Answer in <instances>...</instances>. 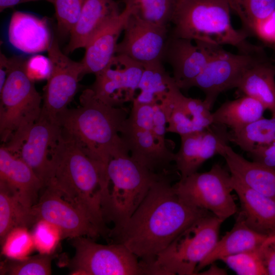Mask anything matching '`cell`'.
<instances>
[{
	"instance_id": "obj_1",
	"label": "cell",
	"mask_w": 275,
	"mask_h": 275,
	"mask_svg": "<svg viewBox=\"0 0 275 275\" xmlns=\"http://www.w3.org/2000/svg\"><path fill=\"white\" fill-rule=\"evenodd\" d=\"M209 213L181 198L162 173L125 225L112 236L139 258L145 272L180 233Z\"/></svg>"
},
{
	"instance_id": "obj_2",
	"label": "cell",
	"mask_w": 275,
	"mask_h": 275,
	"mask_svg": "<svg viewBox=\"0 0 275 275\" xmlns=\"http://www.w3.org/2000/svg\"><path fill=\"white\" fill-rule=\"evenodd\" d=\"M50 161L49 179L45 186L54 188L105 232L101 196L107 181L105 170L62 130L51 148Z\"/></svg>"
},
{
	"instance_id": "obj_3",
	"label": "cell",
	"mask_w": 275,
	"mask_h": 275,
	"mask_svg": "<svg viewBox=\"0 0 275 275\" xmlns=\"http://www.w3.org/2000/svg\"><path fill=\"white\" fill-rule=\"evenodd\" d=\"M80 105L66 109L58 117L62 131L75 140L106 171L111 158L126 145L120 133L129 112L98 98L91 88L79 97Z\"/></svg>"
},
{
	"instance_id": "obj_4",
	"label": "cell",
	"mask_w": 275,
	"mask_h": 275,
	"mask_svg": "<svg viewBox=\"0 0 275 275\" xmlns=\"http://www.w3.org/2000/svg\"><path fill=\"white\" fill-rule=\"evenodd\" d=\"M229 0H179L170 35L213 45H229L239 52L254 53L262 47L246 40L249 35L233 26Z\"/></svg>"
},
{
	"instance_id": "obj_5",
	"label": "cell",
	"mask_w": 275,
	"mask_h": 275,
	"mask_svg": "<svg viewBox=\"0 0 275 275\" xmlns=\"http://www.w3.org/2000/svg\"><path fill=\"white\" fill-rule=\"evenodd\" d=\"M160 174L135 161L127 147L111 158L106 167L107 182L101 196L104 221L114 225L109 236L123 227Z\"/></svg>"
},
{
	"instance_id": "obj_6",
	"label": "cell",
	"mask_w": 275,
	"mask_h": 275,
	"mask_svg": "<svg viewBox=\"0 0 275 275\" xmlns=\"http://www.w3.org/2000/svg\"><path fill=\"white\" fill-rule=\"evenodd\" d=\"M25 62L13 58L12 68L0 91L1 139L14 155L42 110V97L26 73Z\"/></svg>"
},
{
	"instance_id": "obj_7",
	"label": "cell",
	"mask_w": 275,
	"mask_h": 275,
	"mask_svg": "<svg viewBox=\"0 0 275 275\" xmlns=\"http://www.w3.org/2000/svg\"><path fill=\"white\" fill-rule=\"evenodd\" d=\"M223 221L212 213L195 221L145 269V274H196L198 265L218 240Z\"/></svg>"
},
{
	"instance_id": "obj_8",
	"label": "cell",
	"mask_w": 275,
	"mask_h": 275,
	"mask_svg": "<svg viewBox=\"0 0 275 275\" xmlns=\"http://www.w3.org/2000/svg\"><path fill=\"white\" fill-rule=\"evenodd\" d=\"M75 255L69 263L74 275L145 274L139 258L120 242L102 244L81 236L72 239Z\"/></svg>"
},
{
	"instance_id": "obj_9",
	"label": "cell",
	"mask_w": 275,
	"mask_h": 275,
	"mask_svg": "<svg viewBox=\"0 0 275 275\" xmlns=\"http://www.w3.org/2000/svg\"><path fill=\"white\" fill-rule=\"evenodd\" d=\"M173 187L187 203L211 212L223 222L237 211L231 194L232 175L218 163L209 171L197 172L180 179Z\"/></svg>"
},
{
	"instance_id": "obj_10",
	"label": "cell",
	"mask_w": 275,
	"mask_h": 275,
	"mask_svg": "<svg viewBox=\"0 0 275 275\" xmlns=\"http://www.w3.org/2000/svg\"><path fill=\"white\" fill-rule=\"evenodd\" d=\"M47 51L52 69L44 88L40 116L57 123L76 93L79 78L84 75L83 66L65 54L55 39Z\"/></svg>"
},
{
	"instance_id": "obj_11",
	"label": "cell",
	"mask_w": 275,
	"mask_h": 275,
	"mask_svg": "<svg viewBox=\"0 0 275 275\" xmlns=\"http://www.w3.org/2000/svg\"><path fill=\"white\" fill-rule=\"evenodd\" d=\"M263 53L262 49L254 53L235 54L219 46L196 78L193 87L205 93L204 100L211 109L218 95L236 88L244 72Z\"/></svg>"
},
{
	"instance_id": "obj_12",
	"label": "cell",
	"mask_w": 275,
	"mask_h": 275,
	"mask_svg": "<svg viewBox=\"0 0 275 275\" xmlns=\"http://www.w3.org/2000/svg\"><path fill=\"white\" fill-rule=\"evenodd\" d=\"M42 191L32 208L36 222L44 219L54 225L61 230L63 239L86 236L94 239L102 234L86 213L52 187L46 186Z\"/></svg>"
},
{
	"instance_id": "obj_13",
	"label": "cell",
	"mask_w": 275,
	"mask_h": 275,
	"mask_svg": "<svg viewBox=\"0 0 275 275\" xmlns=\"http://www.w3.org/2000/svg\"><path fill=\"white\" fill-rule=\"evenodd\" d=\"M143 70V64L127 56L116 54L107 66L95 74L91 89L106 103L124 106L135 98Z\"/></svg>"
},
{
	"instance_id": "obj_14",
	"label": "cell",
	"mask_w": 275,
	"mask_h": 275,
	"mask_svg": "<svg viewBox=\"0 0 275 275\" xmlns=\"http://www.w3.org/2000/svg\"><path fill=\"white\" fill-rule=\"evenodd\" d=\"M123 32L116 54L127 56L143 65L162 61L169 37L167 26L143 20L131 13Z\"/></svg>"
},
{
	"instance_id": "obj_15",
	"label": "cell",
	"mask_w": 275,
	"mask_h": 275,
	"mask_svg": "<svg viewBox=\"0 0 275 275\" xmlns=\"http://www.w3.org/2000/svg\"><path fill=\"white\" fill-rule=\"evenodd\" d=\"M169 37L163 60L171 66L173 78L181 90L193 87L196 78L219 46L200 41Z\"/></svg>"
},
{
	"instance_id": "obj_16",
	"label": "cell",
	"mask_w": 275,
	"mask_h": 275,
	"mask_svg": "<svg viewBox=\"0 0 275 275\" xmlns=\"http://www.w3.org/2000/svg\"><path fill=\"white\" fill-rule=\"evenodd\" d=\"M180 137V147L175 153L174 161L181 179L197 172L204 162L213 156H222L225 145L229 142L227 127L215 123L203 130Z\"/></svg>"
},
{
	"instance_id": "obj_17",
	"label": "cell",
	"mask_w": 275,
	"mask_h": 275,
	"mask_svg": "<svg viewBox=\"0 0 275 275\" xmlns=\"http://www.w3.org/2000/svg\"><path fill=\"white\" fill-rule=\"evenodd\" d=\"M163 102L168 116L167 132L181 136L203 130L213 124L211 108L204 99L186 97L175 82Z\"/></svg>"
},
{
	"instance_id": "obj_18",
	"label": "cell",
	"mask_w": 275,
	"mask_h": 275,
	"mask_svg": "<svg viewBox=\"0 0 275 275\" xmlns=\"http://www.w3.org/2000/svg\"><path fill=\"white\" fill-rule=\"evenodd\" d=\"M120 134L131 157L153 172L165 169L174 161L175 153L166 140L135 126L128 118Z\"/></svg>"
},
{
	"instance_id": "obj_19",
	"label": "cell",
	"mask_w": 275,
	"mask_h": 275,
	"mask_svg": "<svg viewBox=\"0 0 275 275\" xmlns=\"http://www.w3.org/2000/svg\"><path fill=\"white\" fill-rule=\"evenodd\" d=\"M61 132L62 129L57 123L40 116L30 129L15 155L31 168L43 187L49 179L51 148Z\"/></svg>"
},
{
	"instance_id": "obj_20",
	"label": "cell",
	"mask_w": 275,
	"mask_h": 275,
	"mask_svg": "<svg viewBox=\"0 0 275 275\" xmlns=\"http://www.w3.org/2000/svg\"><path fill=\"white\" fill-rule=\"evenodd\" d=\"M0 184L29 208L37 203L43 188L31 168L3 145L0 148Z\"/></svg>"
},
{
	"instance_id": "obj_21",
	"label": "cell",
	"mask_w": 275,
	"mask_h": 275,
	"mask_svg": "<svg viewBox=\"0 0 275 275\" xmlns=\"http://www.w3.org/2000/svg\"><path fill=\"white\" fill-rule=\"evenodd\" d=\"M7 39L13 50L25 54L47 51L52 41L45 19L21 11L15 12L11 17Z\"/></svg>"
},
{
	"instance_id": "obj_22",
	"label": "cell",
	"mask_w": 275,
	"mask_h": 275,
	"mask_svg": "<svg viewBox=\"0 0 275 275\" xmlns=\"http://www.w3.org/2000/svg\"><path fill=\"white\" fill-rule=\"evenodd\" d=\"M132 9L125 6L118 15L109 20L90 39L81 61L84 75L96 74L104 69L116 54L118 40L132 13Z\"/></svg>"
},
{
	"instance_id": "obj_23",
	"label": "cell",
	"mask_w": 275,
	"mask_h": 275,
	"mask_svg": "<svg viewBox=\"0 0 275 275\" xmlns=\"http://www.w3.org/2000/svg\"><path fill=\"white\" fill-rule=\"evenodd\" d=\"M232 184L240 203L239 214L258 233L275 235V200L245 185L232 175Z\"/></svg>"
},
{
	"instance_id": "obj_24",
	"label": "cell",
	"mask_w": 275,
	"mask_h": 275,
	"mask_svg": "<svg viewBox=\"0 0 275 275\" xmlns=\"http://www.w3.org/2000/svg\"><path fill=\"white\" fill-rule=\"evenodd\" d=\"M120 13L114 0H85L79 18L70 33L66 52L85 48L94 35Z\"/></svg>"
},
{
	"instance_id": "obj_25",
	"label": "cell",
	"mask_w": 275,
	"mask_h": 275,
	"mask_svg": "<svg viewBox=\"0 0 275 275\" xmlns=\"http://www.w3.org/2000/svg\"><path fill=\"white\" fill-rule=\"evenodd\" d=\"M236 88L259 101L275 116V64L265 53L246 69Z\"/></svg>"
},
{
	"instance_id": "obj_26",
	"label": "cell",
	"mask_w": 275,
	"mask_h": 275,
	"mask_svg": "<svg viewBox=\"0 0 275 275\" xmlns=\"http://www.w3.org/2000/svg\"><path fill=\"white\" fill-rule=\"evenodd\" d=\"M231 175L257 192L275 200V169L249 161L228 144L222 155Z\"/></svg>"
},
{
	"instance_id": "obj_27",
	"label": "cell",
	"mask_w": 275,
	"mask_h": 275,
	"mask_svg": "<svg viewBox=\"0 0 275 275\" xmlns=\"http://www.w3.org/2000/svg\"><path fill=\"white\" fill-rule=\"evenodd\" d=\"M267 237L249 228L239 214L232 229L218 240L212 251L198 265L196 274L217 260L258 249Z\"/></svg>"
},
{
	"instance_id": "obj_28",
	"label": "cell",
	"mask_w": 275,
	"mask_h": 275,
	"mask_svg": "<svg viewBox=\"0 0 275 275\" xmlns=\"http://www.w3.org/2000/svg\"><path fill=\"white\" fill-rule=\"evenodd\" d=\"M266 109L258 100L246 95L225 102L212 113L213 123L236 131L263 117Z\"/></svg>"
},
{
	"instance_id": "obj_29",
	"label": "cell",
	"mask_w": 275,
	"mask_h": 275,
	"mask_svg": "<svg viewBox=\"0 0 275 275\" xmlns=\"http://www.w3.org/2000/svg\"><path fill=\"white\" fill-rule=\"evenodd\" d=\"M143 65L144 70L138 88L140 92L133 101L141 103H161L167 97L175 81L166 71L162 61Z\"/></svg>"
},
{
	"instance_id": "obj_30",
	"label": "cell",
	"mask_w": 275,
	"mask_h": 275,
	"mask_svg": "<svg viewBox=\"0 0 275 275\" xmlns=\"http://www.w3.org/2000/svg\"><path fill=\"white\" fill-rule=\"evenodd\" d=\"M229 140L249 152L275 141V116L262 117L236 131H229Z\"/></svg>"
},
{
	"instance_id": "obj_31",
	"label": "cell",
	"mask_w": 275,
	"mask_h": 275,
	"mask_svg": "<svg viewBox=\"0 0 275 275\" xmlns=\"http://www.w3.org/2000/svg\"><path fill=\"white\" fill-rule=\"evenodd\" d=\"M36 222L32 208L23 205L5 186L0 184V240L13 229L29 228Z\"/></svg>"
},
{
	"instance_id": "obj_32",
	"label": "cell",
	"mask_w": 275,
	"mask_h": 275,
	"mask_svg": "<svg viewBox=\"0 0 275 275\" xmlns=\"http://www.w3.org/2000/svg\"><path fill=\"white\" fill-rule=\"evenodd\" d=\"M179 0H123L132 14L157 25L168 26L172 22Z\"/></svg>"
},
{
	"instance_id": "obj_33",
	"label": "cell",
	"mask_w": 275,
	"mask_h": 275,
	"mask_svg": "<svg viewBox=\"0 0 275 275\" xmlns=\"http://www.w3.org/2000/svg\"><path fill=\"white\" fill-rule=\"evenodd\" d=\"M53 255L41 254L29 256L22 260L6 258L1 262L0 274L49 275L51 274Z\"/></svg>"
},
{
	"instance_id": "obj_34",
	"label": "cell",
	"mask_w": 275,
	"mask_h": 275,
	"mask_svg": "<svg viewBox=\"0 0 275 275\" xmlns=\"http://www.w3.org/2000/svg\"><path fill=\"white\" fill-rule=\"evenodd\" d=\"M231 10L239 17L248 34L253 25L275 11V0H229ZM249 35V34H248Z\"/></svg>"
},
{
	"instance_id": "obj_35",
	"label": "cell",
	"mask_w": 275,
	"mask_h": 275,
	"mask_svg": "<svg viewBox=\"0 0 275 275\" xmlns=\"http://www.w3.org/2000/svg\"><path fill=\"white\" fill-rule=\"evenodd\" d=\"M1 253L6 258L22 260L35 250L32 232L28 228L18 227L11 230L1 242Z\"/></svg>"
},
{
	"instance_id": "obj_36",
	"label": "cell",
	"mask_w": 275,
	"mask_h": 275,
	"mask_svg": "<svg viewBox=\"0 0 275 275\" xmlns=\"http://www.w3.org/2000/svg\"><path fill=\"white\" fill-rule=\"evenodd\" d=\"M31 232L35 250L41 254H53L63 239L60 229L44 219L38 220Z\"/></svg>"
},
{
	"instance_id": "obj_37",
	"label": "cell",
	"mask_w": 275,
	"mask_h": 275,
	"mask_svg": "<svg viewBox=\"0 0 275 275\" xmlns=\"http://www.w3.org/2000/svg\"><path fill=\"white\" fill-rule=\"evenodd\" d=\"M258 249L229 256L221 261L238 275H267Z\"/></svg>"
},
{
	"instance_id": "obj_38",
	"label": "cell",
	"mask_w": 275,
	"mask_h": 275,
	"mask_svg": "<svg viewBox=\"0 0 275 275\" xmlns=\"http://www.w3.org/2000/svg\"><path fill=\"white\" fill-rule=\"evenodd\" d=\"M85 0H54L55 15L59 31L63 34L71 33L76 24Z\"/></svg>"
},
{
	"instance_id": "obj_39",
	"label": "cell",
	"mask_w": 275,
	"mask_h": 275,
	"mask_svg": "<svg viewBox=\"0 0 275 275\" xmlns=\"http://www.w3.org/2000/svg\"><path fill=\"white\" fill-rule=\"evenodd\" d=\"M25 70L29 77L33 81L48 79L52 65L49 57L41 54H33L25 62Z\"/></svg>"
},
{
	"instance_id": "obj_40",
	"label": "cell",
	"mask_w": 275,
	"mask_h": 275,
	"mask_svg": "<svg viewBox=\"0 0 275 275\" xmlns=\"http://www.w3.org/2000/svg\"><path fill=\"white\" fill-rule=\"evenodd\" d=\"M248 34L273 45L275 42V11L266 18L255 22Z\"/></svg>"
},
{
	"instance_id": "obj_41",
	"label": "cell",
	"mask_w": 275,
	"mask_h": 275,
	"mask_svg": "<svg viewBox=\"0 0 275 275\" xmlns=\"http://www.w3.org/2000/svg\"><path fill=\"white\" fill-rule=\"evenodd\" d=\"M258 252L267 275H275V235L267 237Z\"/></svg>"
},
{
	"instance_id": "obj_42",
	"label": "cell",
	"mask_w": 275,
	"mask_h": 275,
	"mask_svg": "<svg viewBox=\"0 0 275 275\" xmlns=\"http://www.w3.org/2000/svg\"><path fill=\"white\" fill-rule=\"evenodd\" d=\"M247 153L253 161L275 169V141L270 144L259 147Z\"/></svg>"
},
{
	"instance_id": "obj_43",
	"label": "cell",
	"mask_w": 275,
	"mask_h": 275,
	"mask_svg": "<svg viewBox=\"0 0 275 275\" xmlns=\"http://www.w3.org/2000/svg\"><path fill=\"white\" fill-rule=\"evenodd\" d=\"M13 64V58L9 59L1 52L0 56V91L2 90L11 72Z\"/></svg>"
},
{
	"instance_id": "obj_44",
	"label": "cell",
	"mask_w": 275,
	"mask_h": 275,
	"mask_svg": "<svg viewBox=\"0 0 275 275\" xmlns=\"http://www.w3.org/2000/svg\"><path fill=\"white\" fill-rule=\"evenodd\" d=\"M45 1L53 3L54 0H0V11L2 12L5 9L24 3Z\"/></svg>"
},
{
	"instance_id": "obj_45",
	"label": "cell",
	"mask_w": 275,
	"mask_h": 275,
	"mask_svg": "<svg viewBox=\"0 0 275 275\" xmlns=\"http://www.w3.org/2000/svg\"><path fill=\"white\" fill-rule=\"evenodd\" d=\"M211 264L210 268L207 270L202 272H199L198 274H227V272L222 268L218 267L213 264Z\"/></svg>"
},
{
	"instance_id": "obj_46",
	"label": "cell",
	"mask_w": 275,
	"mask_h": 275,
	"mask_svg": "<svg viewBox=\"0 0 275 275\" xmlns=\"http://www.w3.org/2000/svg\"><path fill=\"white\" fill-rule=\"evenodd\" d=\"M273 45L275 46V42H274V43H273Z\"/></svg>"
}]
</instances>
